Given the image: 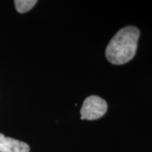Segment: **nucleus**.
I'll return each instance as SVG.
<instances>
[{
	"label": "nucleus",
	"instance_id": "1",
	"mask_svg": "<svg viewBox=\"0 0 152 152\" xmlns=\"http://www.w3.org/2000/svg\"><path fill=\"white\" fill-rule=\"evenodd\" d=\"M139 37L140 30L135 26L122 28L107 47V59L115 65H122L129 62L136 54Z\"/></svg>",
	"mask_w": 152,
	"mask_h": 152
},
{
	"label": "nucleus",
	"instance_id": "2",
	"mask_svg": "<svg viewBox=\"0 0 152 152\" xmlns=\"http://www.w3.org/2000/svg\"><path fill=\"white\" fill-rule=\"evenodd\" d=\"M107 110V103L102 98L96 96L87 97L82 105L81 119L96 120L103 117Z\"/></svg>",
	"mask_w": 152,
	"mask_h": 152
},
{
	"label": "nucleus",
	"instance_id": "3",
	"mask_svg": "<svg viewBox=\"0 0 152 152\" xmlns=\"http://www.w3.org/2000/svg\"><path fill=\"white\" fill-rule=\"evenodd\" d=\"M30 147L26 143L5 137L0 134V152H29Z\"/></svg>",
	"mask_w": 152,
	"mask_h": 152
},
{
	"label": "nucleus",
	"instance_id": "4",
	"mask_svg": "<svg viewBox=\"0 0 152 152\" xmlns=\"http://www.w3.org/2000/svg\"><path fill=\"white\" fill-rule=\"evenodd\" d=\"M37 3V0H15V6L19 13L24 14L31 10Z\"/></svg>",
	"mask_w": 152,
	"mask_h": 152
}]
</instances>
